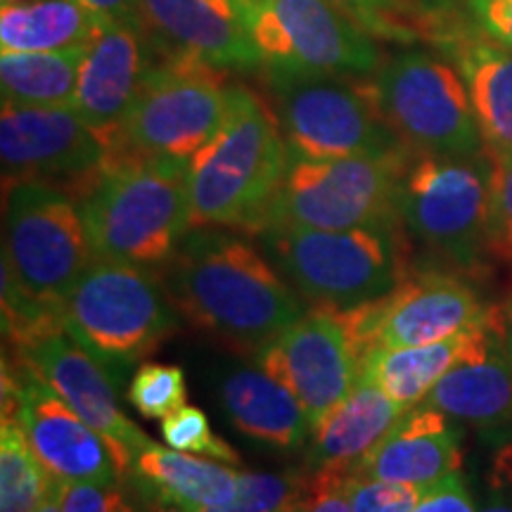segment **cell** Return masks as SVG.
<instances>
[{
	"instance_id": "9a60e30c",
	"label": "cell",
	"mask_w": 512,
	"mask_h": 512,
	"mask_svg": "<svg viewBox=\"0 0 512 512\" xmlns=\"http://www.w3.org/2000/svg\"><path fill=\"white\" fill-rule=\"evenodd\" d=\"M3 420H17L55 482L117 484L110 446L34 370L3 356Z\"/></svg>"
},
{
	"instance_id": "e575fe53",
	"label": "cell",
	"mask_w": 512,
	"mask_h": 512,
	"mask_svg": "<svg viewBox=\"0 0 512 512\" xmlns=\"http://www.w3.org/2000/svg\"><path fill=\"white\" fill-rule=\"evenodd\" d=\"M489 252L501 259H512V155L494 157Z\"/></svg>"
},
{
	"instance_id": "d6986e66",
	"label": "cell",
	"mask_w": 512,
	"mask_h": 512,
	"mask_svg": "<svg viewBox=\"0 0 512 512\" xmlns=\"http://www.w3.org/2000/svg\"><path fill=\"white\" fill-rule=\"evenodd\" d=\"M140 8L157 48L197 57L223 72L261 67L240 0H140Z\"/></svg>"
},
{
	"instance_id": "4dcf8cb0",
	"label": "cell",
	"mask_w": 512,
	"mask_h": 512,
	"mask_svg": "<svg viewBox=\"0 0 512 512\" xmlns=\"http://www.w3.org/2000/svg\"><path fill=\"white\" fill-rule=\"evenodd\" d=\"M351 22L380 41L413 43L425 34L415 0H330Z\"/></svg>"
},
{
	"instance_id": "4316f807",
	"label": "cell",
	"mask_w": 512,
	"mask_h": 512,
	"mask_svg": "<svg viewBox=\"0 0 512 512\" xmlns=\"http://www.w3.org/2000/svg\"><path fill=\"white\" fill-rule=\"evenodd\" d=\"M98 22L81 0H0V50L41 53L86 46Z\"/></svg>"
},
{
	"instance_id": "60d3db41",
	"label": "cell",
	"mask_w": 512,
	"mask_h": 512,
	"mask_svg": "<svg viewBox=\"0 0 512 512\" xmlns=\"http://www.w3.org/2000/svg\"><path fill=\"white\" fill-rule=\"evenodd\" d=\"M145 494V505L147 512H192L185 508V505L171 501V498H164L159 494H150V491H143Z\"/></svg>"
},
{
	"instance_id": "8fae6325",
	"label": "cell",
	"mask_w": 512,
	"mask_h": 512,
	"mask_svg": "<svg viewBox=\"0 0 512 512\" xmlns=\"http://www.w3.org/2000/svg\"><path fill=\"white\" fill-rule=\"evenodd\" d=\"M93 259L91 235L74 197L41 181L5 188L3 261L24 290L62 306Z\"/></svg>"
},
{
	"instance_id": "d6a6232c",
	"label": "cell",
	"mask_w": 512,
	"mask_h": 512,
	"mask_svg": "<svg viewBox=\"0 0 512 512\" xmlns=\"http://www.w3.org/2000/svg\"><path fill=\"white\" fill-rule=\"evenodd\" d=\"M162 437L166 444L176 451L192 453V456H204L221 463H240V456L235 448H230L228 441L216 437L211 430L209 418L197 406L178 408L162 420Z\"/></svg>"
},
{
	"instance_id": "b9f144b4",
	"label": "cell",
	"mask_w": 512,
	"mask_h": 512,
	"mask_svg": "<svg viewBox=\"0 0 512 512\" xmlns=\"http://www.w3.org/2000/svg\"><path fill=\"white\" fill-rule=\"evenodd\" d=\"M36 512H62L60 501H57V494H55V484H53V491H50V496L41 503V508H38Z\"/></svg>"
},
{
	"instance_id": "5b68a950",
	"label": "cell",
	"mask_w": 512,
	"mask_h": 512,
	"mask_svg": "<svg viewBox=\"0 0 512 512\" xmlns=\"http://www.w3.org/2000/svg\"><path fill=\"white\" fill-rule=\"evenodd\" d=\"M290 157L342 159L411 152L382 117L375 76L266 72Z\"/></svg>"
},
{
	"instance_id": "44dd1931",
	"label": "cell",
	"mask_w": 512,
	"mask_h": 512,
	"mask_svg": "<svg viewBox=\"0 0 512 512\" xmlns=\"http://www.w3.org/2000/svg\"><path fill=\"white\" fill-rule=\"evenodd\" d=\"M503 328V320L496 313H489L484 323L441 342L406 349H377L361 358L358 375L373 380L399 406L415 408L456 363L494 347L496 339L505 337Z\"/></svg>"
},
{
	"instance_id": "ac0fdd59",
	"label": "cell",
	"mask_w": 512,
	"mask_h": 512,
	"mask_svg": "<svg viewBox=\"0 0 512 512\" xmlns=\"http://www.w3.org/2000/svg\"><path fill=\"white\" fill-rule=\"evenodd\" d=\"M155 57L157 46L145 27L105 19L83 48L72 107L107 145L117 138Z\"/></svg>"
},
{
	"instance_id": "e0dca14e",
	"label": "cell",
	"mask_w": 512,
	"mask_h": 512,
	"mask_svg": "<svg viewBox=\"0 0 512 512\" xmlns=\"http://www.w3.org/2000/svg\"><path fill=\"white\" fill-rule=\"evenodd\" d=\"M10 356L34 370L64 403L98 430L110 446L119 475H131L133 458L152 441L121 411L112 377L91 351L76 342L67 328H60L27 347L12 349Z\"/></svg>"
},
{
	"instance_id": "ab89813d",
	"label": "cell",
	"mask_w": 512,
	"mask_h": 512,
	"mask_svg": "<svg viewBox=\"0 0 512 512\" xmlns=\"http://www.w3.org/2000/svg\"><path fill=\"white\" fill-rule=\"evenodd\" d=\"M88 10L98 19L119 24H133V27H145L143 8L140 0H81ZM147 29V27H145Z\"/></svg>"
},
{
	"instance_id": "52a82bcc",
	"label": "cell",
	"mask_w": 512,
	"mask_h": 512,
	"mask_svg": "<svg viewBox=\"0 0 512 512\" xmlns=\"http://www.w3.org/2000/svg\"><path fill=\"white\" fill-rule=\"evenodd\" d=\"M62 320L107 370H126L178 330L176 306L155 273L100 256L64 299Z\"/></svg>"
},
{
	"instance_id": "bcb514c9",
	"label": "cell",
	"mask_w": 512,
	"mask_h": 512,
	"mask_svg": "<svg viewBox=\"0 0 512 512\" xmlns=\"http://www.w3.org/2000/svg\"><path fill=\"white\" fill-rule=\"evenodd\" d=\"M510 320H512V304H510Z\"/></svg>"
},
{
	"instance_id": "f546056e",
	"label": "cell",
	"mask_w": 512,
	"mask_h": 512,
	"mask_svg": "<svg viewBox=\"0 0 512 512\" xmlns=\"http://www.w3.org/2000/svg\"><path fill=\"white\" fill-rule=\"evenodd\" d=\"M304 491L306 475L297 472H240L233 501L192 512H283L302 503Z\"/></svg>"
},
{
	"instance_id": "8d00e7d4",
	"label": "cell",
	"mask_w": 512,
	"mask_h": 512,
	"mask_svg": "<svg viewBox=\"0 0 512 512\" xmlns=\"http://www.w3.org/2000/svg\"><path fill=\"white\" fill-rule=\"evenodd\" d=\"M349 467H320L306 475V512H351L347 479Z\"/></svg>"
},
{
	"instance_id": "603a6c76",
	"label": "cell",
	"mask_w": 512,
	"mask_h": 512,
	"mask_svg": "<svg viewBox=\"0 0 512 512\" xmlns=\"http://www.w3.org/2000/svg\"><path fill=\"white\" fill-rule=\"evenodd\" d=\"M408 408L389 399L368 377L356 375L351 392L313 427L306 467H354L394 430Z\"/></svg>"
},
{
	"instance_id": "484cf974",
	"label": "cell",
	"mask_w": 512,
	"mask_h": 512,
	"mask_svg": "<svg viewBox=\"0 0 512 512\" xmlns=\"http://www.w3.org/2000/svg\"><path fill=\"white\" fill-rule=\"evenodd\" d=\"M133 477L138 479L140 491H150L185 508H209L226 505L238 491L240 472L221 463L197 458L192 453L162 448L152 441L133 458Z\"/></svg>"
},
{
	"instance_id": "ffe728a7",
	"label": "cell",
	"mask_w": 512,
	"mask_h": 512,
	"mask_svg": "<svg viewBox=\"0 0 512 512\" xmlns=\"http://www.w3.org/2000/svg\"><path fill=\"white\" fill-rule=\"evenodd\" d=\"M458 467V430L448 422V415L420 403L408 408L382 444L351 467V475L432 486L458 472Z\"/></svg>"
},
{
	"instance_id": "9c48e42d",
	"label": "cell",
	"mask_w": 512,
	"mask_h": 512,
	"mask_svg": "<svg viewBox=\"0 0 512 512\" xmlns=\"http://www.w3.org/2000/svg\"><path fill=\"white\" fill-rule=\"evenodd\" d=\"M494 157L415 155L399 185L396 211L403 230L458 266L489 252Z\"/></svg>"
},
{
	"instance_id": "83f0119b",
	"label": "cell",
	"mask_w": 512,
	"mask_h": 512,
	"mask_svg": "<svg viewBox=\"0 0 512 512\" xmlns=\"http://www.w3.org/2000/svg\"><path fill=\"white\" fill-rule=\"evenodd\" d=\"M83 48L41 50V53H0L3 105L60 107L72 105Z\"/></svg>"
},
{
	"instance_id": "836d02e7",
	"label": "cell",
	"mask_w": 512,
	"mask_h": 512,
	"mask_svg": "<svg viewBox=\"0 0 512 512\" xmlns=\"http://www.w3.org/2000/svg\"><path fill=\"white\" fill-rule=\"evenodd\" d=\"M427 489L430 486L358 477L351 472L347 479L351 512H413Z\"/></svg>"
},
{
	"instance_id": "2e32d148",
	"label": "cell",
	"mask_w": 512,
	"mask_h": 512,
	"mask_svg": "<svg viewBox=\"0 0 512 512\" xmlns=\"http://www.w3.org/2000/svg\"><path fill=\"white\" fill-rule=\"evenodd\" d=\"M256 366L302 403L311 432L354 387L358 361L337 309L316 306L256 354Z\"/></svg>"
},
{
	"instance_id": "7402d4cb",
	"label": "cell",
	"mask_w": 512,
	"mask_h": 512,
	"mask_svg": "<svg viewBox=\"0 0 512 512\" xmlns=\"http://www.w3.org/2000/svg\"><path fill=\"white\" fill-rule=\"evenodd\" d=\"M219 401L238 432L275 451L302 448L311 437V425L302 403L283 382L266 370L233 368L221 377Z\"/></svg>"
},
{
	"instance_id": "7bdbcfd3",
	"label": "cell",
	"mask_w": 512,
	"mask_h": 512,
	"mask_svg": "<svg viewBox=\"0 0 512 512\" xmlns=\"http://www.w3.org/2000/svg\"><path fill=\"white\" fill-rule=\"evenodd\" d=\"M479 512H512V503H505V501H491L489 505H484Z\"/></svg>"
},
{
	"instance_id": "1f68e13d",
	"label": "cell",
	"mask_w": 512,
	"mask_h": 512,
	"mask_svg": "<svg viewBox=\"0 0 512 512\" xmlns=\"http://www.w3.org/2000/svg\"><path fill=\"white\" fill-rule=\"evenodd\" d=\"M126 399L147 420H164L188 401L185 373L178 366L143 363L126 389Z\"/></svg>"
},
{
	"instance_id": "30bf717a",
	"label": "cell",
	"mask_w": 512,
	"mask_h": 512,
	"mask_svg": "<svg viewBox=\"0 0 512 512\" xmlns=\"http://www.w3.org/2000/svg\"><path fill=\"white\" fill-rule=\"evenodd\" d=\"M382 117L413 155L484 152L470 93L456 64L427 50L394 55L375 74Z\"/></svg>"
},
{
	"instance_id": "6da1fadb",
	"label": "cell",
	"mask_w": 512,
	"mask_h": 512,
	"mask_svg": "<svg viewBox=\"0 0 512 512\" xmlns=\"http://www.w3.org/2000/svg\"><path fill=\"white\" fill-rule=\"evenodd\" d=\"M226 230L190 228L164 264L162 285L197 330L256 356L304 309L273 261Z\"/></svg>"
},
{
	"instance_id": "d4e9b609",
	"label": "cell",
	"mask_w": 512,
	"mask_h": 512,
	"mask_svg": "<svg viewBox=\"0 0 512 512\" xmlns=\"http://www.w3.org/2000/svg\"><path fill=\"white\" fill-rule=\"evenodd\" d=\"M503 342L505 337L496 339L491 349L456 363L422 399V406L482 427L512 420V358Z\"/></svg>"
},
{
	"instance_id": "4fadbf2b",
	"label": "cell",
	"mask_w": 512,
	"mask_h": 512,
	"mask_svg": "<svg viewBox=\"0 0 512 512\" xmlns=\"http://www.w3.org/2000/svg\"><path fill=\"white\" fill-rule=\"evenodd\" d=\"M354 344L356 361L377 349L434 344L484 323L486 311L463 280L446 273L406 275L392 292L337 309Z\"/></svg>"
},
{
	"instance_id": "d590c367",
	"label": "cell",
	"mask_w": 512,
	"mask_h": 512,
	"mask_svg": "<svg viewBox=\"0 0 512 512\" xmlns=\"http://www.w3.org/2000/svg\"><path fill=\"white\" fill-rule=\"evenodd\" d=\"M62 512H136L117 484H64L55 482Z\"/></svg>"
},
{
	"instance_id": "74e56055",
	"label": "cell",
	"mask_w": 512,
	"mask_h": 512,
	"mask_svg": "<svg viewBox=\"0 0 512 512\" xmlns=\"http://www.w3.org/2000/svg\"><path fill=\"white\" fill-rule=\"evenodd\" d=\"M413 512H477L475 501L458 472L432 484Z\"/></svg>"
},
{
	"instance_id": "cb8c5ba5",
	"label": "cell",
	"mask_w": 512,
	"mask_h": 512,
	"mask_svg": "<svg viewBox=\"0 0 512 512\" xmlns=\"http://www.w3.org/2000/svg\"><path fill=\"white\" fill-rule=\"evenodd\" d=\"M446 48L463 74L479 133L491 157L512 155V48L489 36L446 31Z\"/></svg>"
},
{
	"instance_id": "3957f363",
	"label": "cell",
	"mask_w": 512,
	"mask_h": 512,
	"mask_svg": "<svg viewBox=\"0 0 512 512\" xmlns=\"http://www.w3.org/2000/svg\"><path fill=\"white\" fill-rule=\"evenodd\" d=\"M79 209L95 256L164 266L190 230V162L110 159Z\"/></svg>"
},
{
	"instance_id": "5bb4252c",
	"label": "cell",
	"mask_w": 512,
	"mask_h": 512,
	"mask_svg": "<svg viewBox=\"0 0 512 512\" xmlns=\"http://www.w3.org/2000/svg\"><path fill=\"white\" fill-rule=\"evenodd\" d=\"M107 140L72 105L17 107L0 114L3 190L15 183L55 185L81 202L105 171Z\"/></svg>"
},
{
	"instance_id": "7a4b0ae2",
	"label": "cell",
	"mask_w": 512,
	"mask_h": 512,
	"mask_svg": "<svg viewBox=\"0 0 512 512\" xmlns=\"http://www.w3.org/2000/svg\"><path fill=\"white\" fill-rule=\"evenodd\" d=\"M287 164L290 150L271 102L230 83L223 124L190 159V228L261 233Z\"/></svg>"
},
{
	"instance_id": "277c9868",
	"label": "cell",
	"mask_w": 512,
	"mask_h": 512,
	"mask_svg": "<svg viewBox=\"0 0 512 512\" xmlns=\"http://www.w3.org/2000/svg\"><path fill=\"white\" fill-rule=\"evenodd\" d=\"M259 238L287 283L316 306L370 302L408 275L399 219L351 230L266 228Z\"/></svg>"
},
{
	"instance_id": "ee69618b",
	"label": "cell",
	"mask_w": 512,
	"mask_h": 512,
	"mask_svg": "<svg viewBox=\"0 0 512 512\" xmlns=\"http://www.w3.org/2000/svg\"><path fill=\"white\" fill-rule=\"evenodd\" d=\"M283 512H306V508H304V501H302V503H297V505H290V508L283 510Z\"/></svg>"
},
{
	"instance_id": "ba28073f",
	"label": "cell",
	"mask_w": 512,
	"mask_h": 512,
	"mask_svg": "<svg viewBox=\"0 0 512 512\" xmlns=\"http://www.w3.org/2000/svg\"><path fill=\"white\" fill-rule=\"evenodd\" d=\"M413 152L384 157H290L266 228L351 230L399 219L396 200Z\"/></svg>"
},
{
	"instance_id": "f35d334b",
	"label": "cell",
	"mask_w": 512,
	"mask_h": 512,
	"mask_svg": "<svg viewBox=\"0 0 512 512\" xmlns=\"http://www.w3.org/2000/svg\"><path fill=\"white\" fill-rule=\"evenodd\" d=\"M479 31L512 48V0H470Z\"/></svg>"
},
{
	"instance_id": "f6af8a7d",
	"label": "cell",
	"mask_w": 512,
	"mask_h": 512,
	"mask_svg": "<svg viewBox=\"0 0 512 512\" xmlns=\"http://www.w3.org/2000/svg\"><path fill=\"white\" fill-rule=\"evenodd\" d=\"M508 349H510V358H512V337L508 339Z\"/></svg>"
},
{
	"instance_id": "8992f818",
	"label": "cell",
	"mask_w": 512,
	"mask_h": 512,
	"mask_svg": "<svg viewBox=\"0 0 512 512\" xmlns=\"http://www.w3.org/2000/svg\"><path fill=\"white\" fill-rule=\"evenodd\" d=\"M228 91L223 69L157 48L155 62L107 150V159L190 162L223 124Z\"/></svg>"
},
{
	"instance_id": "f1b7e54d",
	"label": "cell",
	"mask_w": 512,
	"mask_h": 512,
	"mask_svg": "<svg viewBox=\"0 0 512 512\" xmlns=\"http://www.w3.org/2000/svg\"><path fill=\"white\" fill-rule=\"evenodd\" d=\"M55 479L36 458L17 420L0 425V512H36Z\"/></svg>"
},
{
	"instance_id": "7c38bea8",
	"label": "cell",
	"mask_w": 512,
	"mask_h": 512,
	"mask_svg": "<svg viewBox=\"0 0 512 512\" xmlns=\"http://www.w3.org/2000/svg\"><path fill=\"white\" fill-rule=\"evenodd\" d=\"M266 72L373 76L382 64L375 38L330 0H240Z\"/></svg>"
}]
</instances>
